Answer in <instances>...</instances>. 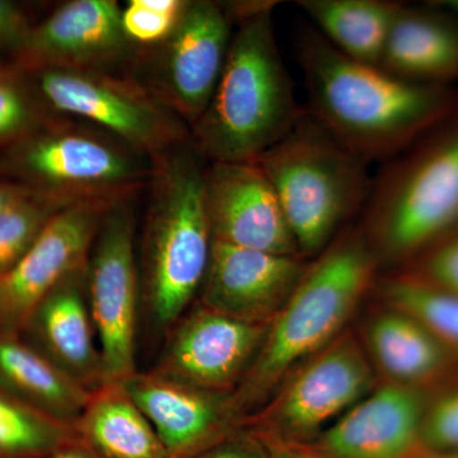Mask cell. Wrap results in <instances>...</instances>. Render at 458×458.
<instances>
[{
    "label": "cell",
    "mask_w": 458,
    "mask_h": 458,
    "mask_svg": "<svg viewBox=\"0 0 458 458\" xmlns=\"http://www.w3.org/2000/svg\"><path fill=\"white\" fill-rule=\"evenodd\" d=\"M232 26L222 3L188 0L168 38L149 47L144 84L189 128L213 98L227 60Z\"/></svg>",
    "instance_id": "obj_11"
},
{
    "label": "cell",
    "mask_w": 458,
    "mask_h": 458,
    "mask_svg": "<svg viewBox=\"0 0 458 458\" xmlns=\"http://www.w3.org/2000/svg\"><path fill=\"white\" fill-rule=\"evenodd\" d=\"M45 458H104L96 454L95 451L87 447L80 439L71 445H65L62 450L56 451L55 454Z\"/></svg>",
    "instance_id": "obj_36"
},
{
    "label": "cell",
    "mask_w": 458,
    "mask_h": 458,
    "mask_svg": "<svg viewBox=\"0 0 458 458\" xmlns=\"http://www.w3.org/2000/svg\"><path fill=\"white\" fill-rule=\"evenodd\" d=\"M310 114L369 164L387 162L458 110L450 87L403 82L378 66L355 62L316 29L297 35Z\"/></svg>",
    "instance_id": "obj_1"
},
{
    "label": "cell",
    "mask_w": 458,
    "mask_h": 458,
    "mask_svg": "<svg viewBox=\"0 0 458 458\" xmlns=\"http://www.w3.org/2000/svg\"><path fill=\"white\" fill-rule=\"evenodd\" d=\"M74 428L80 441L104 458H172L122 384L92 391Z\"/></svg>",
    "instance_id": "obj_22"
},
{
    "label": "cell",
    "mask_w": 458,
    "mask_h": 458,
    "mask_svg": "<svg viewBox=\"0 0 458 458\" xmlns=\"http://www.w3.org/2000/svg\"><path fill=\"white\" fill-rule=\"evenodd\" d=\"M14 74V72L9 68L8 65H5L4 63L0 60V75H11Z\"/></svg>",
    "instance_id": "obj_39"
},
{
    "label": "cell",
    "mask_w": 458,
    "mask_h": 458,
    "mask_svg": "<svg viewBox=\"0 0 458 458\" xmlns=\"http://www.w3.org/2000/svg\"><path fill=\"white\" fill-rule=\"evenodd\" d=\"M280 386L251 429L261 438L309 445L373 390L375 375L352 334H342Z\"/></svg>",
    "instance_id": "obj_9"
},
{
    "label": "cell",
    "mask_w": 458,
    "mask_h": 458,
    "mask_svg": "<svg viewBox=\"0 0 458 458\" xmlns=\"http://www.w3.org/2000/svg\"><path fill=\"white\" fill-rule=\"evenodd\" d=\"M378 68L403 82L450 87L458 80V21L430 5H403Z\"/></svg>",
    "instance_id": "obj_20"
},
{
    "label": "cell",
    "mask_w": 458,
    "mask_h": 458,
    "mask_svg": "<svg viewBox=\"0 0 458 458\" xmlns=\"http://www.w3.org/2000/svg\"><path fill=\"white\" fill-rule=\"evenodd\" d=\"M143 237V298L150 321L171 330L200 292L213 237L205 207L208 162L190 140L152 159Z\"/></svg>",
    "instance_id": "obj_4"
},
{
    "label": "cell",
    "mask_w": 458,
    "mask_h": 458,
    "mask_svg": "<svg viewBox=\"0 0 458 458\" xmlns=\"http://www.w3.org/2000/svg\"><path fill=\"white\" fill-rule=\"evenodd\" d=\"M12 167L26 188L65 201L131 199L149 182L153 161L111 137L72 125H49L13 147Z\"/></svg>",
    "instance_id": "obj_7"
},
{
    "label": "cell",
    "mask_w": 458,
    "mask_h": 458,
    "mask_svg": "<svg viewBox=\"0 0 458 458\" xmlns=\"http://www.w3.org/2000/svg\"><path fill=\"white\" fill-rule=\"evenodd\" d=\"M309 262L213 241L199 303L228 318L270 325L293 294Z\"/></svg>",
    "instance_id": "obj_16"
},
{
    "label": "cell",
    "mask_w": 458,
    "mask_h": 458,
    "mask_svg": "<svg viewBox=\"0 0 458 458\" xmlns=\"http://www.w3.org/2000/svg\"><path fill=\"white\" fill-rule=\"evenodd\" d=\"M204 195L213 241L300 256L276 190L258 162L208 164Z\"/></svg>",
    "instance_id": "obj_15"
},
{
    "label": "cell",
    "mask_w": 458,
    "mask_h": 458,
    "mask_svg": "<svg viewBox=\"0 0 458 458\" xmlns=\"http://www.w3.org/2000/svg\"><path fill=\"white\" fill-rule=\"evenodd\" d=\"M45 101L59 113L99 126L153 159L190 140V128L149 87L104 71L36 72Z\"/></svg>",
    "instance_id": "obj_8"
},
{
    "label": "cell",
    "mask_w": 458,
    "mask_h": 458,
    "mask_svg": "<svg viewBox=\"0 0 458 458\" xmlns=\"http://www.w3.org/2000/svg\"><path fill=\"white\" fill-rule=\"evenodd\" d=\"M30 192H32V190L27 189L22 183L0 181V213L7 209L9 205L29 195Z\"/></svg>",
    "instance_id": "obj_35"
},
{
    "label": "cell",
    "mask_w": 458,
    "mask_h": 458,
    "mask_svg": "<svg viewBox=\"0 0 458 458\" xmlns=\"http://www.w3.org/2000/svg\"><path fill=\"white\" fill-rule=\"evenodd\" d=\"M114 204L81 201L47 223L16 267L0 278V322L5 327H26L41 301L63 280L89 265L99 225Z\"/></svg>",
    "instance_id": "obj_13"
},
{
    "label": "cell",
    "mask_w": 458,
    "mask_h": 458,
    "mask_svg": "<svg viewBox=\"0 0 458 458\" xmlns=\"http://www.w3.org/2000/svg\"><path fill=\"white\" fill-rule=\"evenodd\" d=\"M403 271L421 282L458 297V229L409 261Z\"/></svg>",
    "instance_id": "obj_30"
},
{
    "label": "cell",
    "mask_w": 458,
    "mask_h": 458,
    "mask_svg": "<svg viewBox=\"0 0 458 458\" xmlns=\"http://www.w3.org/2000/svg\"><path fill=\"white\" fill-rule=\"evenodd\" d=\"M114 0H72L32 26L18 64L30 71L72 69L111 72L137 56Z\"/></svg>",
    "instance_id": "obj_14"
},
{
    "label": "cell",
    "mask_w": 458,
    "mask_h": 458,
    "mask_svg": "<svg viewBox=\"0 0 458 458\" xmlns=\"http://www.w3.org/2000/svg\"><path fill=\"white\" fill-rule=\"evenodd\" d=\"M409 458H458V452L434 451L423 447Z\"/></svg>",
    "instance_id": "obj_37"
},
{
    "label": "cell",
    "mask_w": 458,
    "mask_h": 458,
    "mask_svg": "<svg viewBox=\"0 0 458 458\" xmlns=\"http://www.w3.org/2000/svg\"><path fill=\"white\" fill-rule=\"evenodd\" d=\"M78 439L74 427L0 386V458H45Z\"/></svg>",
    "instance_id": "obj_25"
},
{
    "label": "cell",
    "mask_w": 458,
    "mask_h": 458,
    "mask_svg": "<svg viewBox=\"0 0 458 458\" xmlns=\"http://www.w3.org/2000/svg\"><path fill=\"white\" fill-rule=\"evenodd\" d=\"M256 162L276 190L306 261L322 254L363 212L372 189L369 162L337 141L307 108Z\"/></svg>",
    "instance_id": "obj_6"
},
{
    "label": "cell",
    "mask_w": 458,
    "mask_h": 458,
    "mask_svg": "<svg viewBox=\"0 0 458 458\" xmlns=\"http://www.w3.org/2000/svg\"><path fill=\"white\" fill-rule=\"evenodd\" d=\"M367 337L376 363L394 384L417 387L447 366L450 352L432 331L394 307L370 319Z\"/></svg>",
    "instance_id": "obj_23"
},
{
    "label": "cell",
    "mask_w": 458,
    "mask_h": 458,
    "mask_svg": "<svg viewBox=\"0 0 458 458\" xmlns=\"http://www.w3.org/2000/svg\"><path fill=\"white\" fill-rule=\"evenodd\" d=\"M429 5L450 14L452 17H458V0H442V2L429 3Z\"/></svg>",
    "instance_id": "obj_38"
},
{
    "label": "cell",
    "mask_w": 458,
    "mask_h": 458,
    "mask_svg": "<svg viewBox=\"0 0 458 458\" xmlns=\"http://www.w3.org/2000/svg\"><path fill=\"white\" fill-rule=\"evenodd\" d=\"M31 29L22 9L14 3L0 0V47L20 53Z\"/></svg>",
    "instance_id": "obj_33"
},
{
    "label": "cell",
    "mask_w": 458,
    "mask_h": 458,
    "mask_svg": "<svg viewBox=\"0 0 458 458\" xmlns=\"http://www.w3.org/2000/svg\"><path fill=\"white\" fill-rule=\"evenodd\" d=\"M261 439L267 447L269 458H319L303 445H286V443Z\"/></svg>",
    "instance_id": "obj_34"
},
{
    "label": "cell",
    "mask_w": 458,
    "mask_h": 458,
    "mask_svg": "<svg viewBox=\"0 0 458 458\" xmlns=\"http://www.w3.org/2000/svg\"><path fill=\"white\" fill-rule=\"evenodd\" d=\"M40 128V114L16 75H0V146H17Z\"/></svg>",
    "instance_id": "obj_29"
},
{
    "label": "cell",
    "mask_w": 458,
    "mask_h": 458,
    "mask_svg": "<svg viewBox=\"0 0 458 458\" xmlns=\"http://www.w3.org/2000/svg\"><path fill=\"white\" fill-rule=\"evenodd\" d=\"M297 5L344 55L378 66L388 32L403 4L390 0H300Z\"/></svg>",
    "instance_id": "obj_24"
},
{
    "label": "cell",
    "mask_w": 458,
    "mask_h": 458,
    "mask_svg": "<svg viewBox=\"0 0 458 458\" xmlns=\"http://www.w3.org/2000/svg\"><path fill=\"white\" fill-rule=\"evenodd\" d=\"M192 458H269L260 437L252 429L238 427Z\"/></svg>",
    "instance_id": "obj_32"
},
{
    "label": "cell",
    "mask_w": 458,
    "mask_h": 458,
    "mask_svg": "<svg viewBox=\"0 0 458 458\" xmlns=\"http://www.w3.org/2000/svg\"><path fill=\"white\" fill-rule=\"evenodd\" d=\"M140 406L172 458H192L242 423L234 394L210 393L152 370L120 382Z\"/></svg>",
    "instance_id": "obj_18"
},
{
    "label": "cell",
    "mask_w": 458,
    "mask_h": 458,
    "mask_svg": "<svg viewBox=\"0 0 458 458\" xmlns=\"http://www.w3.org/2000/svg\"><path fill=\"white\" fill-rule=\"evenodd\" d=\"M0 386L33 408L75 427L89 391L35 345L0 334Z\"/></svg>",
    "instance_id": "obj_21"
},
{
    "label": "cell",
    "mask_w": 458,
    "mask_h": 458,
    "mask_svg": "<svg viewBox=\"0 0 458 458\" xmlns=\"http://www.w3.org/2000/svg\"><path fill=\"white\" fill-rule=\"evenodd\" d=\"M360 227L379 265L408 264L458 229V110L385 162Z\"/></svg>",
    "instance_id": "obj_5"
},
{
    "label": "cell",
    "mask_w": 458,
    "mask_h": 458,
    "mask_svg": "<svg viewBox=\"0 0 458 458\" xmlns=\"http://www.w3.org/2000/svg\"><path fill=\"white\" fill-rule=\"evenodd\" d=\"M426 408L418 387L390 382L303 445L319 458H409L423 448Z\"/></svg>",
    "instance_id": "obj_17"
},
{
    "label": "cell",
    "mask_w": 458,
    "mask_h": 458,
    "mask_svg": "<svg viewBox=\"0 0 458 458\" xmlns=\"http://www.w3.org/2000/svg\"><path fill=\"white\" fill-rule=\"evenodd\" d=\"M267 330L269 325L240 321L199 303L171 328L152 372L199 390L234 394L258 360Z\"/></svg>",
    "instance_id": "obj_12"
},
{
    "label": "cell",
    "mask_w": 458,
    "mask_h": 458,
    "mask_svg": "<svg viewBox=\"0 0 458 458\" xmlns=\"http://www.w3.org/2000/svg\"><path fill=\"white\" fill-rule=\"evenodd\" d=\"M227 60L190 143L208 164L251 162L291 131L303 114L283 63L273 12L237 23Z\"/></svg>",
    "instance_id": "obj_2"
},
{
    "label": "cell",
    "mask_w": 458,
    "mask_h": 458,
    "mask_svg": "<svg viewBox=\"0 0 458 458\" xmlns=\"http://www.w3.org/2000/svg\"><path fill=\"white\" fill-rule=\"evenodd\" d=\"M387 306L414 316L448 349L458 352V297L405 273L382 280Z\"/></svg>",
    "instance_id": "obj_26"
},
{
    "label": "cell",
    "mask_w": 458,
    "mask_h": 458,
    "mask_svg": "<svg viewBox=\"0 0 458 458\" xmlns=\"http://www.w3.org/2000/svg\"><path fill=\"white\" fill-rule=\"evenodd\" d=\"M188 0H131L123 8V31L135 47L161 44L179 22Z\"/></svg>",
    "instance_id": "obj_28"
},
{
    "label": "cell",
    "mask_w": 458,
    "mask_h": 458,
    "mask_svg": "<svg viewBox=\"0 0 458 458\" xmlns=\"http://www.w3.org/2000/svg\"><path fill=\"white\" fill-rule=\"evenodd\" d=\"M313 260L269 325L258 360L233 394L242 420L273 396L289 373L339 336L379 267L360 225H348Z\"/></svg>",
    "instance_id": "obj_3"
},
{
    "label": "cell",
    "mask_w": 458,
    "mask_h": 458,
    "mask_svg": "<svg viewBox=\"0 0 458 458\" xmlns=\"http://www.w3.org/2000/svg\"><path fill=\"white\" fill-rule=\"evenodd\" d=\"M65 201L32 191L0 213V278L16 267Z\"/></svg>",
    "instance_id": "obj_27"
},
{
    "label": "cell",
    "mask_w": 458,
    "mask_h": 458,
    "mask_svg": "<svg viewBox=\"0 0 458 458\" xmlns=\"http://www.w3.org/2000/svg\"><path fill=\"white\" fill-rule=\"evenodd\" d=\"M89 260V304L106 384L137 372L140 283L134 249V218L126 200L105 214Z\"/></svg>",
    "instance_id": "obj_10"
},
{
    "label": "cell",
    "mask_w": 458,
    "mask_h": 458,
    "mask_svg": "<svg viewBox=\"0 0 458 458\" xmlns=\"http://www.w3.org/2000/svg\"><path fill=\"white\" fill-rule=\"evenodd\" d=\"M26 327H31L38 348L89 393L106 384L89 311V265L55 286Z\"/></svg>",
    "instance_id": "obj_19"
},
{
    "label": "cell",
    "mask_w": 458,
    "mask_h": 458,
    "mask_svg": "<svg viewBox=\"0 0 458 458\" xmlns=\"http://www.w3.org/2000/svg\"><path fill=\"white\" fill-rule=\"evenodd\" d=\"M421 442L429 450L458 452V391L443 394L427 406Z\"/></svg>",
    "instance_id": "obj_31"
}]
</instances>
